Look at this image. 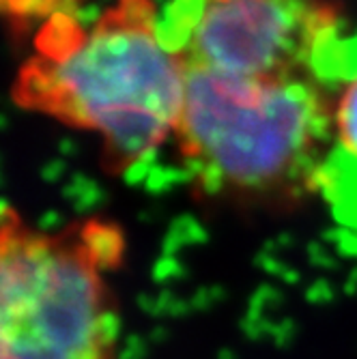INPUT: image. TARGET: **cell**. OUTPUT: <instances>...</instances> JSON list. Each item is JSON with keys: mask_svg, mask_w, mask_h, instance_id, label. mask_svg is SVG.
Instances as JSON below:
<instances>
[{"mask_svg": "<svg viewBox=\"0 0 357 359\" xmlns=\"http://www.w3.org/2000/svg\"><path fill=\"white\" fill-rule=\"evenodd\" d=\"M185 62L166 43L151 0H116L88 28L56 30L20 72L18 102L97 134L106 164L129 170L179 121Z\"/></svg>", "mask_w": 357, "mask_h": 359, "instance_id": "obj_1", "label": "cell"}, {"mask_svg": "<svg viewBox=\"0 0 357 359\" xmlns=\"http://www.w3.org/2000/svg\"><path fill=\"white\" fill-rule=\"evenodd\" d=\"M334 100L314 74L237 78L185 65L175 140L207 194L245 203L318 189Z\"/></svg>", "mask_w": 357, "mask_h": 359, "instance_id": "obj_2", "label": "cell"}, {"mask_svg": "<svg viewBox=\"0 0 357 359\" xmlns=\"http://www.w3.org/2000/svg\"><path fill=\"white\" fill-rule=\"evenodd\" d=\"M123 241L114 226L32 228L9 207L0 248V359H116L110 284Z\"/></svg>", "mask_w": 357, "mask_h": 359, "instance_id": "obj_3", "label": "cell"}, {"mask_svg": "<svg viewBox=\"0 0 357 359\" xmlns=\"http://www.w3.org/2000/svg\"><path fill=\"white\" fill-rule=\"evenodd\" d=\"M159 28L187 67L282 78L314 74L338 22L323 0H175Z\"/></svg>", "mask_w": 357, "mask_h": 359, "instance_id": "obj_4", "label": "cell"}, {"mask_svg": "<svg viewBox=\"0 0 357 359\" xmlns=\"http://www.w3.org/2000/svg\"><path fill=\"white\" fill-rule=\"evenodd\" d=\"M318 191L334 217L357 233V67L346 76L332 108V144Z\"/></svg>", "mask_w": 357, "mask_h": 359, "instance_id": "obj_5", "label": "cell"}]
</instances>
